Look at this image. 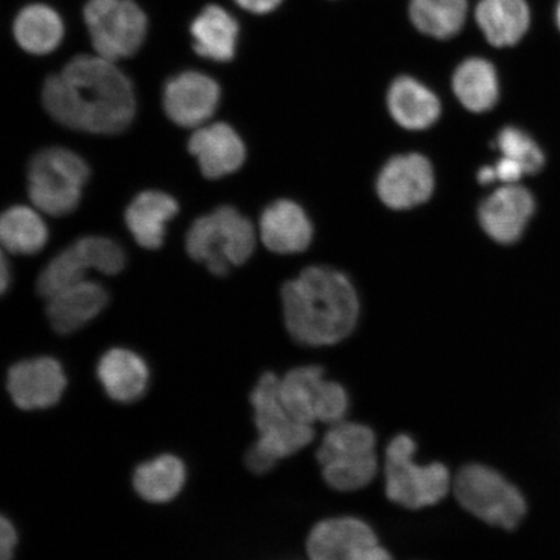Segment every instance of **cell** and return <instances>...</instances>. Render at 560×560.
Returning <instances> with one entry per match:
<instances>
[{
  "mask_svg": "<svg viewBox=\"0 0 560 560\" xmlns=\"http://www.w3.org/2000/svg\"><path fill=\"white\" fill-rule=\"evenodd\" d=\"M18 545L15 527L9 520L0 515V560H9Z\"/></svg>",
  "mask_w": 560,
  "mask_h": 560,
  "instance_id": "cell-32",
  "label": "cell"
},
{
  "mask_svg": "<svg viewBox=\"0 0 560 560\" xmlns=\"http://www.w3.org/2000/svg\"><path fill=\"white\" fill-rule=\"evenodd\" d=\"M476 23L490 45L514 46L527 33L530 12L524 0H481Z\"/></svg>",
  "mask_w": 560,
  "mask_h": 560,
  "instance_id": "cell-21",
  "label": "cell"
},
{
  "mask_svg": "<svg viewBox=\"0 0 560 560\" xmlns=\"http://www.w3.org/2000/svg\"><path fill=\"white\" fill-rule=\"evenodd\" d=\"M287 331L300 346L339 345L359 325V293L346 275L326 266H311L280 291Z\"/></svg>",
  "mask_w": 560,
  "mask_h": 560,
  "instance_id": "cell-2",
  "label": "cell"
},
{
  "mask_svg": "<svg viewBox=\"0 0 560 560\" xmlns=\"http://www.w3.org/2000/svg\"><path fill=\"white\" fill-rule=\"evenodd\" d=\"M85 21L95 51L110 61L136 55L149 25L145 13L132 0H90Z\"/></svg>",
  "mask_w": 560,
  "mask_h": 560,
  "instance_id": "cell-10",
  "label": "cell"
},
{
  "mask_svg": "<svg viewBox=\"0 0 560 560\" xmlns=\"http://www.w3.org/2000/svg\"><path fill=\"white\" fill-rule=\"evenodd\" d=\"M315 457L326 485L340 493L365 489L380 471L374 430L346 419L330 425Z\"/></svg>",
  "mask_w": 560,
  "mask_h": 560,
  "instance_id": "cell-4",
  "label": "cell"
},
{
  "mask_svg": "<svg viewBox=\"0 0 560 560\" xmlns=\"http://www.w3.org/2000/svg\"><path fill=\"white\" fill-rule=\"evenodd\" d=\"M279 396L293 418L310 425H331L345 420L350 404L347 389L338 382L326 380L320 366L287 371L279 381Z\"/></svg>",
  "mask_w": 560,
  "mask_h": 560,
  "instance_id": "cell-9",
  "label": "cell"
},
{
  "mask_svg": "<svg viewBox=\"0 0 560 560\" xmlns=\"http://www.w3.org/2000/svg\"><path fill=\"white\" fill-rule=\"evenodd\" d=\"M388 108L395 121L409 130L430 128L441 112L438 96L410 77H400L392 83Z\"/></svg>",
  "mask_w": 560,
  "mask_h": 560,
  "instance_id": "cell-22",
  "label": "cell"
},
{
  "mask_svg": "<svg viewBox=\"0 0 560 560\" xmlns=\"http://www.w3.org/2000/svg\"><path fill=\"white\" fill-rule=\"evenodd\" d=\"M188 150L198 159L201 173L209 179L236 172L245 160L243 140L230 125L222 122L195 131Z\"/></svg>",
  "mask_w": 560,
  "mask_h": 560,
  "instance_id": "cell-16",
  "label": "cell"
},
{
  "mask_svg": "<svg viewBox=\"0 0 560 560\" xmlns=\"http://www.w3.org/2000/svg\"><path fill=\"white\" fill-rule=\"evenodd\" d=\"M13 35L24 51L46 55L56 50L65 37L59 13L45 4H31L19 12Z\"/></svg>",
  "mask_w": 560,
  "mask_h": 560,
  "instance_id": "cell-24",
  "label": "cell"
},
{
  "mask_svg": "<svg viewBox=\"0 0 560 560\" xmlns=\"http://www.w3.org/2000/svg\"><path fill=\"white\" fill-rule=\"evenodd\" d=\"M85 255L91 269L105 276H116L126 265L125 250L120 244L104 236H85L75 242Z\"/></svg>",
  "mask_w": 560,
  "mask_h": 560,
  "instance_id": "cell-31",
  "label": "cell"
},
{
  "mask_svg": "<svg viewBox=\"0 0 560 560\" xmlns=\"http://www.w3.org/2000/svg\"><path fill=\"white\" fill-rule=\"evenodd\" d=\"M453 89L468 110L482 114L499 101V79L495 69L485 59H468L455 70Z\"/></svg>",
  "mask_w": 560,
  "mask_h": 560,
  "instance_id": "cell-25",
  "label": "cell"
},
{
  "mask_svg": "<svg viewBox=\"0 0 560 560\" xmlns=\"http://www.w3.org/2000/svg\"><path fill=\"white\" fill-rule=\"evenodd\" d=\"M194 50L202 58L230 61L236 51L240 25L220 5H208L191 25Z\"/></svg>",
  "mask_w": 560,
  "mask_h": 560,
  "instance_id": "cell-23",
  "label": "cell"
},
{
  "mask_svg": "<svg viewBox=\"0 0 560 560\" xmlns=\"http://www.w3.org/2000/svg\"><path fill=\"white\" fill-rule=\"evenodd\" d=\"M96 371L104 390L117 402H136L149 387V366L142 357L129 349L108 350L97 363Z\"/></svg>",
  "mask_w": 560,
  "mask_h": 560,
  "instance_id": "cell-19",
  "label": "cell"
},
{
  "mask_svg": "<svg viewBox=\"0 0 560 560\" xmlns=\"http://www.w3.org/2000/svg\"><path fill=\"white\" fill-rule=\"evenodd\" d=\"M47 241L46 223L35 210L18 206L0 213V245L10 254H38Z\"/></svg>",
  "mask_w": 560,
  "mask_h": 560,
  "instance_id": "cell-27",
  "label": "cell"
},
{
  "mask_svg": "<svg viewBox=\"0 0 560 560\" xmlns=\"http://www.w3.org/2000/svg\"><path fill=\"white\" fill-rule=\"evenodd\" d=\"M497 147H499L502 158L521 165L525 174L540 172L544 166L545 158L540 147L528 135L513 126H509L500 132L497 137Z\"/></svg>",
  "mask_w": 560,
  "mask_h": 560,
  "instance_id": "cell-30",
  "label": "cell"
},
{
  "mask_svg": "<svg viewBox=\"0 0 560 560\" xmlns=\"http://www.w3.org/2000/svg\"><path fill=\"white\" fill-rule=\"evenodd\" d=\"M557 24H558L559 30H560V2L558 4V9H557Z\"/></svg>",
  "mask_w": 560,
  "mask_h": 560,
  "instance_id": "cell-35",
  "label": "cell"
},
{
  "mask_svg": "<svg viewBox=\"0 0 560 560\" xmlns=\"http://www.w3.org/2000/svg\"><path fill=\"white\" fill-rule=\"evenodd\" d=\"M47 301V317L54 330L68 335L96 318L107 306L109 296L101 283L83 279Z\"/></svg>",
  "mask_w": 560,
  "mask_h": 560,
  "instance_id": "cell-17",
  "label": "cell"
},
{
  "mask_svg": "<svg viewBox=\"0 0 560 560\" xmlns=\"http://www.w3.org/2000/svg\"><path fill=\"white\" fill-rule=\"evenodd\" d=\"M417 450L408 433L392 439L385 450V494L390 502L408 510L435 506L452 492L450 467L441 462L417 464Z\"/></svg>",
  "mask_w": 560,
  "mask_h": 560,
  "instance_id": "cell-6",
  "label": "cell"
},
{
  "mask_svg": "<svg viewBox=\"0 0 560 560\" xmlns=\"http://www.w3.org/2000/svg\"><path fill=\"white\" fill-rule=\"evenodd\" d=\"M435 178L430 161L422 155L397 156L388 161L377 178V195L392 209H410L431 198Z\"/></svg>",
  "mask_w": 560,
  "mask_h": 560,
  "instance_id": "cell-14",
  "label": "cell"
},
{
  "mask_svg": "<svg viewBox=\"0 0 560 560\" xmlns=\"http://www.w3.org/2000/svg\"><path fill=\"white\" fill-rule=\"evenodd\" d=\"M91 265L82 254L77 243L62 249L40 271L37 280V291L46 300L58 295L59 292L69 289L81 280L86 279Z\"/></svg>",
  "mask_w": 560,
  "mask_h": 560,
  "instance_id": "cell-29",
  "label": "cell"
},
{
  "mask_svg": "<svg viewBox=\"0 0 560 560\" xmlns=\"http://www.w3.org/2000/svg\"><path fill=\"white\" fill-rule=\"evenodd\" d=\"M186 478L184 462L175 455L165 454L137 468L135 488L147 502L166 503L177 499Z\"/></svg>",
  "mask_w": 560,
  "mask_h": 560,
  "instance_id": "cell-26",
  "label": "cell"
},
{
  "mask_svg": "<svg viewBox=\"0 0 560 560\" xmlns=\"http://www.w3.org/2000/svg\"><path fill=\"white\" fill-rule=\"evenodd\" d=\"M90 178L86 161L62 147L34 155L27 170V192L35 207L48 215L73 213Z\"/></svg>",
  "mask_w": 560,
  "mask_h": 560,
  "instance_id": "cell-8",
  "label": "cell"
},
{
  "mask_svg": "<svg viewBox=\"0 0 560 560\" xmlns=\"http://www.w3.org/2000/svg\"><path fill=\"white\" fill-rule=\"evenodd\" d=\"M219 83L200 72H182L167 80L163 93L165 114L182 128H199L219 108Z\"/></svg>",
  "mask_w": 560,
  "mask_h": 560,
  "instance_id": "cell-12",
  "label": "cell"
},
{
  "mask_svg": "<svg viewBox=\"0 0 560 560\" xmlns=\"http://www.w3.org/2000/svg\"><path fill=\"white\" fill-rule=\"evenodd\" d=\"M13 402L23 410L52 408L67 388V376L60 362L51 357L26 360L10 369L7 377Z\"/></svg>",
  "mask_w": 560,
  "mask_h": 560,
  "instance_id": "cell-13",
  "label": "cell"
},
{
  "mask_svg": "<svg viewBox=\"0 0 560 560\" xmlns=\"http://www.w3.org/2000/svg\"><path fill=\"white\" fill-rule=\"evenodd\" d=\"M42 102L56 122L101 136L121 135L137 110L128 75L101 55L75 56L61 73L48 77Z\"/></svg>",
  "mask_w": 560,
  "mask_h": 560,
  "instance_id": "cell-1",
  "label": "cell"
},
{
  "mask_svg": "<svg viewBox=\"0 0 560 560\" xmlns=\"http://www.w3.org/2000/svg\"><path fill=\"white\" fill-rule=\"evenodd\" d=\"M534 212V196L524 187L508 185L481 202L479 220L493 241L511 244L520 241Z\"/></svg>",
  "mask_w": 560,
  "mask_h": 560,
  "instance_id": "cell-15",
  "label": "cell"
},
{
  "mask_svg": "<svg viewBox=\"0 0 560 560\" xmlns=\"http://www.w3.org/2000/svg\"><path fill=\"white\" fill-rule=\"evenodd\" d=\"M178 210V202L171 195L144 191L126 209L125 221L140 247L155 250L163 247L167 222Z\"/></svg>",
  "mask_w": 560,
  "mask_h": 560,
  "instance_id": "cell-20",
  "label": "cell"
},
{
  "mask_svg": "<svg viewBox=\"0 0 560 560\" xmlns=\"http://www.w3.org/2000/svg\"><path fill=\"white\" fill-rule=\"evenodd\" d=\"M260 231L265 247L279 255L305 250L313 236L304 209L290 200H278L264 210Z\"/></svg>",
  "mask_w": 560,
  "mask_h": 560,
  "instance_id": "cell-18",
  "label": "cell"
},
{
  "mask_svg": "<svg viewBox=\"0 0 560 560\" xmlns=\"http://www.w3.org/2000/svg\"><path fill=\"white\" fill-rule=\"evenodd\" d=\"M306 555L312 560H387L375 530L353 516L330 517L314 525L307 535Z\"/></svg>",
  "mask_w": 560,
  "mask_h": 560,
  "instance_id": "cell-11",
  "label": "cell"
},
{
  "mask_svg": "<svg viewBox=\"0 0 560 560\" xmlns=\"http://www.w3.org/2000/svg\"><path fill=\"white\" fill-rule=\"evenodd\" d=\"M467 10V0H411L410 19L419 32L447 39L464 27Z\"/></svg>",
  "mask_w": 560,
  "mask_h": 560,
  "instance_id": "cell-28",
  "label": "cell"
},
{
  "mask_svg": "<svg viewBox=\"0 0 560 560\" xmlns=\"http://www.w3.org/2000/svg\"><path fill=\"white\" fill-rule=\"evenodd\" d=\"M452 493L476 520L508 532L520 527L529 510L527 499L513 481L476 462L462 466L453 476Z\"/></svg>",
  "mask_w": 560,
  "mask_h": 560,
  "instance_id": "cell-5",
  "label": "cell"
},
{
  "mask_svg": "<svg viewBox=\"0 0 560 560\" xmlns=\"http://www.w3.org/2000/svg\"><path fill=\"white\" fill-rule=\"evenodd\" d=\"M11 284V269L3 249L0 248V296L4 295Z\"/></svg>",
  "mask_w": 560,
  "mask_h": 560,
  "instance_id": "cell-34",
  "label": "cell"
},
{
  "mask_svg": "<svg viewBox=\"0 0 560 560\" xmlns=\"http://www.w3.org/2000/svg\"><path fill=\"white\" fill-rule=\"evenodd\" d=\"M235 2L245 11L264 15L275 11L283 0H235Z\"/></svg>",
  "mask_w": 560,
  "mask_h": 560,
  "instance_id": "cell-33",
  "label": "cell"
},
{
  "mask_svg": "<svg viewBox=\"0 0 560 560\" xmlns=\"http://www.w3.org/2000/svg\"><path fill=\"white\" fill-rule=\"evenodd\" d=\"M279 381L280 377L269 371L260 376L250 392L258 438L244 460L255 475L270 472L279 460L305 450L315 438L314 425L299 422L285 409L279 396Z\"/></svg>",
  "mask_w": 560,
  "mask_h": 560,
  "instance_id": "cell-3",
  "label": "cell"
},
{
  "mask_svg": "<svg viewBox=\"0 0 560 560\" xmlns=\"http://www.w3.org/2000/svg\"><path fill=\"white\" fill-rule=\"evenodd\" d=\"M255 247L254 226L233 207L200 217L186 236L187 254L217 277H225L233 266L247 262Z\"/></svg>",
  "mask_w": 560,
  "mask_h": 560,
  "instance_id": "cell-7",
  "label": "cell"
}]
</instances>
